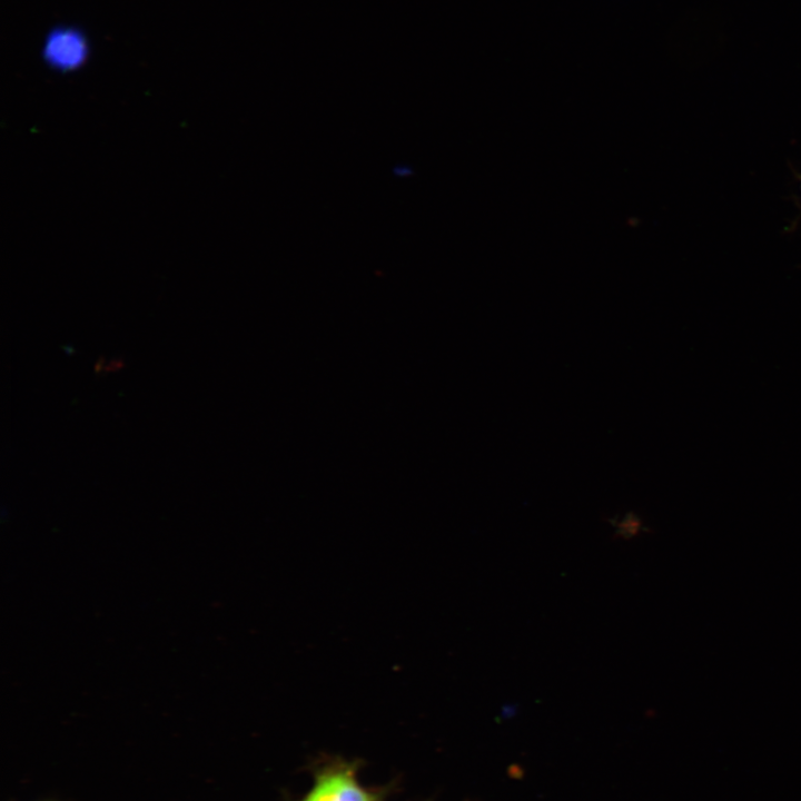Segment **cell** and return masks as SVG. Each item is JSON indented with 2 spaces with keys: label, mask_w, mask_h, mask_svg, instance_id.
I'll return each mask as SVG.
<instances>
[{
  "label": "cell",
  "mask_w": 801,
  "mask_h": 801,
  "mask_svg": "<svg viewBox=\"0 0 801 801\" xmlns=\"http://www.w3.org/2000/svg\"><path fill=\"white\" fill-rule=\"evenodd\" d=\"M90 46L87 36L77 27L60 26L51 29L44 39L42 58L48 67L59 72L80 69L88 60Z\"/></svg>",
  "instance_id": "cell-1"
},
{
  "label": "cell",
  "mask_w": 801,
  "mask_h": 801,
  "mask_svg": "<svg viewBox=\"0 0 801 801\" xmlns=\"http://www.w3.org/2000/svg\"><path fill=\"white\" fill-rule=\"evenodd\" d=\"M303 801H374V798L352 773L337 770L320 775Z\"/></svg>",
  "instance_id": "cell-2"
},
{
  "label": "cell",
  "mask_w": 801,
  "mask_h": 801,
  "mask_svg": "<svg viewBox=\"0 0 801 801\" xmlns=\"http://www.w3.org/2000/svg\"><path fill=\"white\" fill-rule=\"evenodd\" d=\"M616 534L623 538H631L642 530L641 520L633 515H625L619 523L615 524Z\"/></svg>",
  "instance_id": "cell-3"
}]
</instances>
